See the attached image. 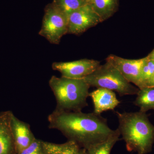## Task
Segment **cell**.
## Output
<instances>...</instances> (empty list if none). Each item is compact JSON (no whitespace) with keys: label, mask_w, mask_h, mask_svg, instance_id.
<instances>
[{"label":"cell","mask_w":154,"mask_h":154,"mask_svg":"<svg viewBox=\"0 0 154 154\" xmlns=\"http://www.w3.org/2000/svg\"><path fill=\"white\" fill-rule=\"evenodd\" d=\"M68 18L52 5L48 4L45 8L42 26L38 34L50 43L58 45L61 38L68 33Z\"/></svg>","instance_id":"obj_5"},{"label":"cell","mask_w":154,"mask_h":154,"mask_svg":"<svg viewBox=\"0 0 154 154\" xmlns=\"http://www.w3.org/2000/svg\"><path fill=\"white\" fill-rule=\"evenodd\" d=\"M52 5L69 19L71 14L88 4V0H54Z\"/></svg>","instance_id":"obj_16"},{"label":"cell","mask_w":154,"mask_h":154,"mask_svg":"<svg viewBox=\"0 0 154 154\" xmlns=\"http://www.w3.org/2000/svg\"><path fill=\"white\" fill-rule=\"evenodd\" d=\"M11 128L16 154L30 146L36 139L29 124L21 121L13 112L11 117Z\"/></svg>","instance_id":"obj_9"},{"label":"cell","mask_w":154,"mask_h":154,"mask_svg":"<svg viewBox=\"0 0 154 154\" xmlns=\"http://www.w3.org/2000/svg\"><path fill=\"white\" fill-rule=\"evenodd\" d=\"M51 129L60 131L68 140L86 149L107 139L114 132L107 120L94 113L57 110L48 117Z\"/></svg>","instance_id":"obj_1"},{"label":"cell","mask_w":154,"mask_h":154,"mask_svg":"<svg viewBox=\"0 0 154 154\" xmlns=\"http://www.w3.org/2000/svg\"><path fill=\"white\" fill-rule=\"evenodd\" d=\"M101 22L100 17L88 3L70 15L68 33L79 35Z\"/></svg>","instance_id":"obj_7"},{"label":"cell","mask_w":154,"mask_h":154,"mask_svg":"<svg viewBox=\"0 0 154 154\" xmlns=\"http://www.w3.org/2000/svg\"><path fill=\"white\" fill-rule=\"evenodd\" d=\"M84 79L90 87L108 89L120 96L137 94L139 89L129 82L117 69L106 62Z\"/></svg>","instance_id":"obj_4"},{"label":"cell","mask_w":154,"mask_h":154,"mask_svg":"<svg viewBox=\"0 0 154 154\" xmlns=\"http://www.w3.org/2000/svg\"><path fill=\"white\" fill-rule=\"evenodd\" d=\"M82 154H86V149H82Z\"/></svg>","instance_id":"obj_21"},{"label":"cell","mask_w":154,"mask_h":154,"mask_svg":"<svg viewBox=\"0 0 154 154\" xmlns=\"http://www.w3.org/2000/svg\"><path fill=\"white\" fill-rule=\"evenodd\" d=\"M147 57L149 59L151 60H154V51H152V52L150 54H149L147 56Z\"/></svg>","instance_id":"obj_19"},{"label":"cell","mask_w":154,"mask_h":154,"mask_svg":"<svg viewBox=\"0 0 154 154\" xmlns=\"http://www.w3.org/2000/svg\"><path fill=\"white\" fill-rule=\"evenodd\" d=\"M10 110L0 112V154H16L11 128Z\"/></svg>","instance_id":"obj_11"},{"label":"cell","mask_w":154,"mask_h":154,"mask_svg":"<svg viewBox=\"0 0 154 154\" xmlns=\"http://www.w3.org/2000/svg\"><path fill=\"white\" fill-rule=\"evenodd\" d=\"M154 76V60H151L147 57L142 69L139 89L150 87Z\"/></svg>","instance_id":"obj_17"},{"label":"cell","mask_w":154,"mask_h":154,"mask_svg":"<svg viewBox=\"0 0 154 154\" xmlns=\"http://www.w3.org/2000/svg\"><path fill=\"white\" fill-rule=\"evenodd\" d=\"M102 22L109 19L117 12L119 6V0H88Z\"/></svg>","instance_id":"obj_12"},{"label":"cell","mask_w":154,"mask_h":154,"mask_svg":"<svg viewBox=\"0 0 154 154\" xmlns=\"http://www.w3.org/2000/svg\"><path fill=\"white\" fill-rule=\"evenodd\" d=\"M42 145L45 154H82V149L76 143L69 140L62 144L42 141Z\"/></svg>","instance_id":"obj_13"},{"label":"cell","mask_w":154,"mask_h":154,"mask_svg":"<svg viewBox=\"0 0 154 154\" xmlns=\"http://www.w3.org/2000/svg\"><path fill=\"white\" fill-rule=\"evenodd\" d=\"M120 135L117 128L107 139L85 149L86 154H110L113 146L119 140Z\"/></svg>","instance_id":"obj_14"},{"label":"cell","mask_w":154,"mask_h":154,"mask_svg":"<svg viewBox=\"0 0 154 154\" xmlns=\"http://www.w3.org/2000/svg\"><path fill=\"white\" fill-rule=\"evenodd\" d=\"M17 154H45L42 141L36 138L30 146Z\"/></svg>","instance_id":"obj_18"},{"label":"cell","mask_w":154,"mask_h":154,"mask_svg":"<svg viewBox=\"0 0 154 154\" xmlns=\"http://www.w3.org/2000/svg\"><path fill=\"white\" fill-rule=\"evenodd\" d=\"M119 125L118 129L128 152L147 154L152 151L154 143V126L146 112H116Z\"/></svg>","instance_id":"obj_2"},{"label":"cell","mask_w":154,"mask_h":154,"mask_svg":"<svg viewBox=\"0 0 154 154\" xmlns=\"http://www.w3.org/2000/svg\"><path fill=\"white\" fill-rule=\"evenodd\" d=\"M94 105V113L98 115L104 111L113 110L120 103L113 91L105 88H97L89 93Z\"/></svg>","instance_id":"obj_10"},{"label":"cell","mask_w":154,"mask_h":154,"mask_svg":"<svg viewBox=\"0 0 154 154\" xmlns=\"http://www.w3.org/2000/svg\"><path fill=\"white\" fill-rule=\"evenodd\" d=\"M134 105L139 107L140 111L146 112L154 110V87H145L139 89Z\"/></svg>","instance_id":"obj_15"},{"label":"cell","mask_w":154,"mask_h":154,"mask_svg":"<svg viewBox=\"0 0 154 154\" xmlns=\"http://www.w3.org/2000/svg\"><path fill=\"white\" fill-rule=\"evenodd\" d=\"M154 51V49L152 51Z\"/></svg>","instance_id":"obj_22"},{"label":"cell","mask_w":154,"mask_h":154,"mask_svg":"<svg viewBox=\"0 0 154 154\" xmlns=\"http://www.w3.org/2000/svg\"><path fill=\"white\" fill-rule=\"evenodd\" d=\"M147 59L146 57L139 59H127L110 54L106 61L117 69L129 82L133 83L139 88L142 69Z\"/></svg>","instance_id":"obj_8"},{"label":"cell","mask_w":154,"mask_h":154,"mask_svg":"<svg viewBox=\"0 0 154 154\" xmlns=\"http://www.w3.org/2000/svg\"><path fill=\"white\" fill-rule=\"evenodd\" d=\"M100 65L99 61L84 59L67 62H54L52 68L59 72L62 77L80 79L91 74Z\"/></svg>","instance_id":"obj_6"},{"label":"cell","mask_w":154,"mask_h":154,"mask_svg":"<svg viewBox=\"0 0 154 154\" xmlns=\"http://www.w3.org/2000/svg\"><path fill=\"white\" fill-rule=\"evenodd\" d=\"M150 87H154V76L153 79L152 80L151 86Z\"/></svg>","instance_id":"obj_20"},{"label":"cell","mask_w":154,"mask_h":154,"mask_svg":"<svg viewBox=\"0 0 154 154\" xmlns=\"http://www.w3.org/2000/svg\"><path fill=\"white\" fill-rule=\"evenodd\" d=\"M49 85L56 100V110L76 112L82 111L88 106L90 86L84 79L54 75L49 80Z\"/></svg>","instance_id":"obj_3"}]
</instances>
